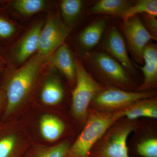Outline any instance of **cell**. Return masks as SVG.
<instances>
[{
	"instance_id": "cell-4",
	"label": "cell",
	"mask_w": 157,
	"mask_h": 157,
	"mask_svg": "<svg viewBox=\"0 0 157 157\" xmlns=\"http://www.w3.org/2000/svg\"><path fill=\"white\" fill-rule=\"evenodd\" d=\"M84 57L90 70L111 86L128 91L133 87L128 72L106 52L91 51Z\"/></svg>"
},
{
	"instance_id": "cell-16",
	"label": "cell",
	"mask_w": 157,
	"mask_h": 157,
	"mask_svg": "<svg viewBox=\"0 0 157 157\" xmlns=\"http://www.w3.org/2000/svg\"><path fill=\"white\" fill-rule=\"evenodd\" d=\"M64 95L60 82L54 78H49L44 83L41 94V99L44 104L48 105L59 104Z\"/></svg>"
},
{
	"instance_id": "cell-6",
	"label": "cell",
	"mask_w": 157,
	"mask_h": 157,
	"mask_svg": "<svg viewBox=\"0 0 157 157\" xmlns=\"http://www.w3.org/2000/svg\"><path fill=\"white\" fill-rule=\"evenodd\" d=\"M151 91L132 92L114 87H104L91 103L93 109L102 112H111L125 109L143 99L153 98Z\"/></svg>"
},
{
	"instance_id": "cell-26",
	"label": "cell",
	"mask_w": 157,
	"mask_h": 157,
	"mask_svg": "<svg viewBox=\"0 0 157 157\" xmlns=\"http://www.w3.org/2000/svg\"><path fill=\"white\" fill-rule=\"evenodd\" d=\"M2 96L1 94H0V104H1V101H2Z\"/></svg>"
},
{
	"instance_id": "cell-13",
	"label": "cell",
	"mask_w": 157,
	"mask_h": 157,
	"mask_svg": "<svg viewBox=\"0 0 157 157\" xmlns=\"http://www.w3.org/2000/svg\"><path fill=\"white\" fill-rule=\"evenodd\" d=\"M43 27L42 22L33 27L16 47L15 57L18 63L24 61L38 50L40 33Z\"/></svg>"
},
{
	"instance_id": "cell-19",
	"label": "cell",
	"mask_w": 157,
	"mask_h": 157,
	"mask_svg": "<svg viewBox=\"0 0 157 157\" xmlns=\"http://www.w3.org/2000/svg\"><path fill=\"white\" fill-rule=\"evenodd\" d=\"M156 97L143 99L124 109V117L131 121L147 117L150 107L157 101Z\"/></svg>"
},
{
	"instance_id": "cell-23",
	"label": "cell",
	"mask_w": 157,
	"mask_h": 157,
	"mask_svg": "<svg viewBox=\"0 0 157 157\" xmlns=\"http://www.w3.org/2000/svg\"><path fill=\"white\" fill-rule=\"evenodd\" d=\"M137 151L143 157H157V139L151 137L142 140L137 146Z\"/></svg>"
},
{
	"instance_id": "cell-17",
	"label": "cell",
	"mask_w": 157,
	"mask_h": 157,
	"mask_svg": "<svg viewBox=\"0 0 157 157\" xmlns=\"http://www.w3.org/2000/svg\"><path fill=\"white\" fill-rule=\"evenodd\" d=\"M83 2L81 0H63L60 4L61 14L65 25L71 28L81 14Z\"/></svg>"
},
{
	"instance_id": "cell-7",
	"label": "cell",
	"mask_w": 157,
	"mask_h": 157,
	"mask_svg": "<svg viewBox=\"0 0 157 157\" xmlns=\"http://www.w3.org/2000/svg\"><path fill=\"white\" fill-rule=\"evenodd\" d=\"M121 30L127 47L136 64L143 65L144 50L151 40H155L153 37L145 28L138 15L124 21Z\"/></svg>"
},
{
	"instance_id": "cell-24",
	"label": "cell",
	"mask_w": 157,
	"mask_h": 157,
	"mask_svg": "<svg viewBox=\"0 0 157 157\" xmlns=\"http://www.w3.org/2000/svg\"><path fill=\"white\" fill-rule=\"evenodd\" d=\"M141 21L146 29L153 37L155 40L157 38V15L149 14H140Z\"/></svg>"
},
{
	"instance_id": "cell-5",
	"label": "cell",
	"mask_w": 157,
	"mask_h": 157,
	"mask_svg": "<svg viewBox=\"0 0 157 157\" xmlns=\"http://www.w3.org/2000/svg\"><path fill=\"white\" fill-rule=\"evenodd\" d=\"M76 86L72 92V112L77 120L85 123L90 105L104 86L96 81L80 61L76 59Z\"/></svg>"
},
{
	"instance_id": "cell-21",
	"label": "cell",
	"mask_w": 157,
	"mask_h": 157,
	"mask_svg": "<svg viewBox=\"0 0 157 157\" xmlns=\"http://www.w3.org/2000/svg\"><path fill=\"white\" fill-rule=\"evenodd\" d=\"M12 6L20 14L29 16L44 9L45 2L42 0H17L13 2Z\"/></svg>"
},
{
	"instance_id": "cell-10",
	"label": "cell",
	"mask_w": 157,
	"mask_h": 157,
	"mask_svg": "<svg viewBox=\"0 0 157 157\" xmlns=\"http://www.w3.org/2000/svg\"><path fill=\"white\" fill-rule=\"evenodd\" d=\"M143 66H135L142 70L144 76L143 83L136 90L137 92L151 91L157 84V45L150 42L144 50Z\"/></svg>"
},
{
	"instance_id": "cell-14",
	"label": "cell",
	"mask_w": 157,
	"mask_h": 157,
	"mask_svg": "<svg viewBox=\"0 0 157 157\" xmlns=\"http://www.w3.org/2000/svg\"><path fill=\"white\" fill-rule=\"evenodd\" d=\"M133 3L127 0H100L90 8V13L122 17Z\"/></svg>"
},
{
	"instance_id": "cell-3",
	"label": "cell",
	"mask_w": 157,
	"mask_h": 157,
	"mask_svg": "<svg viewBox=\"0 0 157 157\" xmlns=\"http://www.w3.org/2000/svg\"><path fill=\"white\" fill-rule=\"evenodd\" d=\"M137 128V124L134 121L120 120L94 145L89 157H131L127 140Z\"/></svg>"
},
{
	"instance_id": "cell-15",
	"label": "cell",
	"mask_w": 157,
	"mask_h": 157,
	"mask_svg": "<svg viewBox=\"0 0 157 157\" xmlns=\"http://www.w3.org/2000/svg\"><path fill=\"white\" fill-rule=\"evenodd\" d=\"M65 128L62 121L54 116L45 114L40 120V132L43 138L47 141L57 140L63 133Z\"/></svg>"
},
{
	"instance_id": "cell-25",
	"label": "cell",
	"mask_w": 157,
	"mask_h": 157,
	"mask_svg": "<svg viewBox=\"0 0 157 157\" xmlns=\"http://www.w3.org/2000/svg\"><path fill=\"white\" fill-rule=\"evenodd\" d=\"M14 25L6 20L0 17V37L7 38L11 36L15 32Z\"/></svg>"
},
{
	"instance_id": "cell-9",
	"label": "cell",
	"mask_w": 157,
	"mask_h": 157,
	"mask_svg": "<svg viewBox=\"0 0 157 157\" xmlns=\"http://www.w3.org/2000/svg\"><path fill=\"white\" fill-rule=\"evenodd\" d=\"M102 45L106 53L118 62L128 73L133 74L136 73L135 64L129 56L124 39L115 26L109 29Z\"/></svg>"
},
{
	"instance_id": "cell-18",
	"label": "cell",
	"mask_w": 157,
	"mask_h": 157,
	"mask_svg": "<svg viewBox=\"0 0 157 157\" xmlns=\"http://www.w3.org/2000/svg\"><path fill=\"white\" fill-rule=\"evenodd\" d=\"M143 14L157 15V0H139L133 3L125 11L122 18L123 21L129 18Z\"/></svg>"
},
{
	"instance_id": "cell-1",
	"label": "cell",
	"mask_w": 157,
	"mask_h": 157,
	"mask_svg": "<svg viewBox=\"0 0 157 157\" xmlns=\"http://www.w3.org/2000/svg\"><path fill=\"white\" fill-rule=\"evenodd\" d=\"M124 109L105 112L90 107L84 128L70 146L67 157H89L94 145L114 124L124 117Z\"/></svg>"
},
{
	"instance_id": "cell-22",
	"label": "cell",
	"mask_w": 157,
	"mask_h": 157,
	"mask_svg": "<svg viewBox=\"0 0 157 157\" xmlns=\"http://www.w3.org/2000/svg\"><path fill=\"white\" fill-rule=\"evenodd\" d=\"M19 154L14 135H9L0 140V157H17Z\"/></svg>"
},
{
	"instance_id": "cell-11",
	"label": "cell",
	"mask_w": 157,
	"mask_h": 157,
	"mask_svg": "<svg viewBox=\"0 0 157 157\" xmlns=\"http://www.w3.org/2000/svg\"><path fill=\"white\" fill-rule=\"evenodd\" d=\"M107 27V21L97 20L86 27L78 35V41L84 56L89 53L98 45Z\"/></svg>"
},
{
	"instance_id": "cell-12",
	"label": "cell",
	"mask_w": 157,
	"mask_h": 157,
	"mask_svg": "<svg viewBox=\"0 0 157 157\" xmlns=\"http://www.w3.org/2000/svg\"><path fill=\"white\" fill-rule=\"evenodd\" d=\"M51 62L68 80L71 82L76 81V60L67 44L64 43L57 49L51 59Z\"/></svg>"
},
{
	"instance_id": "cell-20",
	"label": "cell",
	"mask_w": 157,
	"mask_h": 157,
	"mask_svg": "<svg viewBox=\"0 0 157 157\" xmlns=\"http://www.w3.org/2000/svg\"><path fill=\"white\" fill-rule=\"evenodd\" d=\"M70 144L63 142L54 146L42 147L33 152L29 157H67Z\"/></svg>"
},
{
	"instance_id": "cell-8",
	"label": "cell",
	"mask_w": 157,
	"mask_h": 157,
	"mask_svg": "<svg viewBox=\"0 0 157 157\" xmlns=\"http://www.w3.org/2000/svg\"><path fill=\"white\" fill-rule=\"evenodd\" d=\"M71 31L58 15L50 16L41 31L38 53L44 58L48 56L64 44Z\"/></svg>"
},
{
	"instance_id": "cell-2",
	"label": "cell",
	"mask_w": 157,
	"mask_h": 157,
	"mask_svg": "<svg viewBox=\"0 0 157 157\" xmlns=\"http://www.w3.org/2000/svg\"><path fill=\"white\" fill-rule=\"evenodd\" d=\"M44 59L37 54L11 76L6 89L7 116L14 112L27 96Z\"/></svg>"
}]
</instances>
